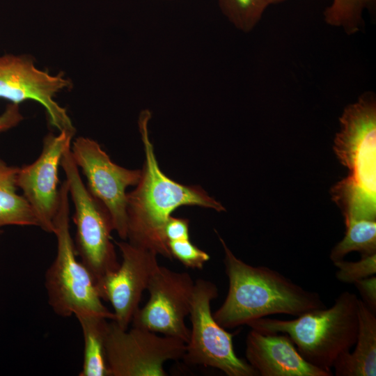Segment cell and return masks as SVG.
I'll return each mask as SVG.
<instances>
[{
	"label": "cell",
	"mask_w": 376,
	"mask_h": 376,
	"mask_svg": "<svg viewBox=\"0 0 376 376\" xmlns=\"http://www.w3.org/2000/svg\"><path fill=\"white\" fill-rule=\"evenodd\" d=\"M247 363L260 376H331L332 372L304 359L290 338L283 333L251 329L246 338Z\"/></svg>",
	"instance_id": "5bb4252c"
},
{
	"label": "cell",
	"mask_w": 376,
	"mask_h": 376,
	"mask_svg": "<svg viewBox=\"0 0 376 376\" xmlns=\"http://www.w3.org/2000/svg\"><path fill=\"white\" fill-rule=\"evenodd\" d=\"M150 113L144 111L139 120L145 161L136 187L127 194V239L133 245L172 260L164 229L178 207L196 205L225 211L223 205L199 186L180 184L160 169L149 139Z\"/></svg>",
	"instance_id": "6da1fadb"
},
{
	"label": "cell",
	"mask_w": 376,
	"mask_h": 376,
	"mask_svg": "<svg viewBox=\"0 0 376 376\" xmlns=\"http://www.w3.org/2000/svg\"><path fill=\"white\" fill-rule=\"evenodd\" d=\"M72 86L62 73L53 75L38 68L30 56H0V99L18 104L26 100L38 102L45 108L51 125L59 132L76 133L65 109L54 100L58 92Z\"/></svg>",
	"instance_id": "8fae6325"
},
{
	"label": "cell",
	"mask_w": 376,
	"mask_h": 376,
	"mask_svg": "<svg viewBox=\"0 0 376 376\" xmlns=\"http://www.w3.org/2000/svg\"><path fill=\"white\" fill-rule=\"evenodd\" d=\"M73 159L86 179V187L109 214L113 230L127 240V192L139 182L141 170H131L111 161L100 144L79 136L71 145Z\"/></svg>",
	"instance_id": "9c48e42d"
},
{
	"label": "cell",
	"mask_w": 376,
	"mask_h": 376,
	"mask_svg": "<svg viewBox=\"0 0 376 376\" xmlns=\"http://www.w3.org/2000/svg\"><path fill=\"white\" fill-rule=\"evenodd\" d=\"M213 282L198 279L195 281L189 313L191 327L182 359L187 364L218 369L228 376H258L256 371L239 358L233 338L214 318L211 302L218 297Z\"/></svg>",
	"instance_id": "52a82bcc"
},
{
	"label": "cell",
	"mask_w": 376,
	"mask_h": 376,
	"mask_svg": "<svg viewBox=\"0 0 376 376\" xmlns=\"http://www.w3.org/2000/svg\"><path fill=\"white\" fill-rule=\"evenodd\" d=\"M19 104L10 103L0 115V132L8 130L17 126L22 120Z\"/></svg>",
	"instance_id": "d4e9b609"
},
{
	"label": "cell",
	"mask_w": 376,
	"mask_h": 376,
	"mask_svg": "<svg viewBox=\"0 0 376 376\" xmlns=\"http://www.w3.org/2000/svg\"><path fill=\"white\" fill-rule=\"evenodd\" d=\"M19 169L0 159V230L6 226H38L29 203L17 192Z\"/></svg>",
	"instance_id": "e0dca14e"
},
{
	"label": "cell",
	"mask_w": 376,
	"mask_h": 376,
	"mask_svg": "<svg viewBox=\"0 0 376 376\" xmlns=\"http://www.w3.org/2000/svg\"><path fill=\"white\" fill-rule=\"evenodd\" d=\"M1 232H2L1 230H0V235H1Z\"/></svg>",
	"instance_id": "4316f807"
},
{
	"label": "cell",
	"mask_w": 376,
	"mask_h": 376,
	"mask_svg": "<svg viewBox=\"0 0 376 376\" xmlns=\"http://www.w3.org/2000/svg\"><path fill=\"white\" fill-rule=\"evenodd\" d=\"M75 133L61 131L47 134L42 151L31 164L19 167L17 185L31 206L38 227L53 233V221L59 199L58 166L65 149L71 146Z\"/></svg>",
	"instance_id": "4fadbf2b"
},
{
	"label": "cell",
	"mask_w": 376,
	"mask_h": 376,
	"mask_svg": "<svg viewBox=\"0 0 376 376\" xmlns=\"http://www.w3.org/2000/svg\"><path fill=\"white\" fill-rule=\"evenodd\" d=\"M61 166L75 208L72 220L76 226L75 250L97 282L116 271L120 265L111 235L113 230L112 221L107 210L84 183L73 159L71 146L65 149Z\"/></svg>",
	"instance_id": "8992f818"
},
{
	"label": "cell",
	"mask_w": 376,
	"mask_h": 376,
	"mask_svg": "<svg viewBox=\"0 0 376 376\" xmlns=\"http://www.w3.org/2000/svg\"><path fill=\"white\" fill-rule=\"evenodd\" d=\"M358 334L352 352L342 354L333 367L336 376L376 375L375 313L359 299Z\"/></svg>",
	"instance_id": "9a60e30c"
},
{
	"label": "cell",
	"mask_w": 376,
	"mask_h": 376,
	"mask_svg": "<svg viewBox=\"0 0 376 376\" xmlns=\"http://www.w3.org/2000/svg\"><path fill=\"white\" fill-rule=\"evenodd\" d=\"M282 1H284V0H269L270 4L275 3H279V2H281Z\"/></svg>",
	"instance_id": "484cf974"
},
{
	"label": "cell",
	"mask_w": 376,
	"mask_h": 376,
	"mask_svg": "<svg viewBox=\"0 0 376 376\" xmlns=\"http://www.w3.org/2000/svg\"><path fill=\"white\" fill-rule=\"evenodd\" d=\"M354 285L359 290L362 299L367 307L376 312V276L375 275L359 280Z\"/></svg>",
	"instance_id": "603a6c76"
},
{
	"label": "cell",
	"mask_w": 376,
	"mask_h": 376,
	"mask_svg": "<svg viewBox=\"0 0 376 376\" xmlns=\"http://www.w3.org/2000/svg\"><path fill=\"white\" fill-rule=\"evenodd\" d=\"M358 302L354 293L344 291L329 308L312 310L291 320L261 318L247 325L264 333L287 334L304 359L332 372L336 360L356 343Z\"/></svg>",
	"instance_id": "277c9868"
},
{
	"label": "cell",
	"mask_w": 376,
	"mask_h": 376,
	"mask_svg": "<svg viewBox=\"0 0 376 376\" xmlns=\"http://www.w3.org/2000/svg\"><path fill=\"white\" fill-rule=\"evenodd\" d=\"M81 328L84 338V358L79 376H109L105 340L108 319L94 314L75 315Z\"/></svg>",
	"instance_id": "2e32d148"
},
{
	"label": "cell",
	"mask_w": 376,
	"mask_h": 376,
	"mask_svg": "<svg viewBox=\"0 0 376 376\" xmlns=\"http://www.w3.org/2000/svg\"><path fill=\"white\" fill-rule=\"evenodd\" d=\"M171 256L184 266L193 269H202L210 260L208 253L192 244L189 239L168 242Z\"/></svg>",
	"instance_id": "7402d4cb"
},
{
	"label": "cell",
	"mask_w": 376,
	"mask_h": 376,
	"mask_svg": "<svg viewBox=\"0 0 376 376\" xmlns=\"http://www.w3.org/2000/svg\"><path fill=\"white\" fill-rule=\"evenodd\" d=\"M194 285L187 272L159 265L146 289L150 297L134 315L132 327L175 337L187 343L190 329L185 318L190 313Z\"/></svg>",
	"instance_id": "30bf717a"
},
{
	"label": "cell",
	"mask_w": 376,
	"mask_h": 376,
	"mask_svg": "<svg viewBox=\"0 0 376 376\" xmlns=\"http://www.w3.org/2000/svg\"><path fill=\"white\" fill-rule=\"evenodd\" d=\"M164 233L167 242L189 239V220L171 216L166 224Z\"/></svg>",
	"instance_id": "cb8c5ba5"
},
{
	"label": "cell",
	"mask_w": 376,
	"mask_h": 376,
	"mask_svg": "<svg viewBox=\"0 0 376 376\" xmlns=\"http://www.w3.org/2000/svg\"><path fill=\"white\" fill-rule=\"evenodd\" d=\"M218 237L224 251L229 286L224 301L212 315L222 327L247 325L274 314L296 317L326 307L318 292L304 289L268 267L246 263L232 252L219 235Z\"/></svg>",
	"instance_id": "7a4b0ae2"
},
{
	"label": "cell",
	"mask_w": 376,
	"mask_h": 376,
	"mask_svg": "<svg viewBox=\"0 0 376 376\" xmlns=\"http://www.w3.org/2000/svg\"><path fill=\"white\" fill-rule=\"evenodd\" d=\"M223 14L239 30L248 33L258 24L269 0H218Z\"/></svg>",
	"instance_id": "ffe728a7"
},
{
	"label": "cell",
	"mask_w": 376,
	"mask_h": 376,
	"mask_svg": "<svg viewBox=\"0 0 376 376\" xmlns=\"http://www.w3.org/2000/svg\"><path fill=\"white\" fill-rule=\"evenodd\" d=\"M114 242L122 262L116 271L100 279L97 286L102 301H109L113 308V321L127 329L139 308L142 294L159 266L157 255L129 242Z\"/></svg>",
	"instance_id": "7c38bea8"
},
{
	"label": "cell",
	"mask_w": 376,
	"mask_h": 376,
	"mask_svg": "<svg viewBox=\"0 0 376 376\" xmlns=\"http://www.w3.org/2000/svg\"><path fill=\"white\" fill-rule=\"evenodd\" d=\"M186 343L175 337L109 322L105 352L109 376H166L164 364L182 359Z\"/></svg>",
	"instance_id": "ba28073f"
},
{
	"label": "cell",
	"mask_w": 376,
	"mask_h": 376,
	"mask_svg": "<svg viewBox=\"0 0 376 376\" xmlns=\"http://www.w3.org/2000/svg\"><path fill=\"white\" fill-rule=\"evenodd\" d=\"M334 150L350 171L348 178L332 189L333 199L344 217L375 220L376 102L366 92L347 105L340 119Z\"/></svg>",
	"instance_id": "3957f363"
},
{
	"label": "cell",
	"mask_w": 376,
	"mask_h": 376,
	"mask_svg": "<svg viewBox=\"0 0 376 376\" xmlns=\"http://www.w3.org/2000/svg\"><path fill=\"white\" fill-rule=\"evenodd\" d=\"M53 226L56 253L45 275L49 305L56 315L63 318L88 313L113 320V312L102 303L95 277L77 259L70 233V196L65 180L59 187Z\"/></svg>",
	"instance_id": "5b68a950"
},
{
	"label": "cell",
	"mask_w": 376,
	"mask_h": 376,
	"mask_svg": "<svg viewBox=\"0 0 376 376\" xmlns=\"http://www.w3.org/2000/svg\"><path fill=\"white\" fill-rule=\"evenodd\" d=\"M373 0H332L324 12L325 22L330 26L341 28L352 35L361 30L363 26L364 10Z\"/></svg>",
	"instance_id": "d6986e66"
},
{
	"label": "cell",
	"mask_w": 376,
	"mask_h": 376,
	"mask_svg": "<svg viewBox=\"0 0 376 376\" xmlns=\"http://www.w3.org/2000/svg\"><path fill=\"white\" fill-rule=\"evenodd\" d=\"M345 224L344 237L331 251L332 262L342 260L353 251L360 253L361 257L376 253L375 220L348 218L345 219Z\"/></svg>",
	"instance_id": "ac0fdd59"
},
{
	"label": "cell",
	"mask_w": 376,
	"mask_h": 376,
	"mask_svg": "<svg viewBox=\"0 0 376 376\" xmlns=\"http://www.w3.org/2000/svg\"><path fill=\"white\" fill-rule=\"evenodd\" d=\"M333 263L338 269L336 273V279L344 283L354 284L359 280L376 274V253L362 256L357 261L342 259Z\"/></svg>",
	"instance_id": "44dd1931"
}]
</instances>
